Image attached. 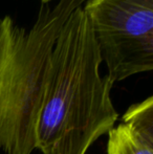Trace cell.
Listing matches in <instances>:
<instances>
[{
    "label": "cell",
    "instance_id": "cell-1",
    "mask_svg": "<svg viewBox=\"0 0 153 154\" xmlns=\"http://www.w3.org/2000/svg\"><path fill=\"white\" fill-rule=\"evenodd\" d=\"M82 6L64 23L49 56L36 128L42 154H85L118 118L113 83L100 73L103 61Z\"/></svg>",
    "mask_w": 153,
    "mask_h": 154
},
{
    "label": "cell",
    "instance_id": "cell-2",
    "mask_svg": "<svg viewBox=\"0 0 153 154\" xmlns=\"http://www.w3.org/2000/svg\"><path fill=\"white\" fill-rule=\"evenodd\" d=\"M85 1L42 4L31 29L15 25L0 85V148L5 154H31L36 149L51 49L64 23Z\"/></svg>",
    "mask_w": 153,
    "mask_h": 154
},
{
    "label": "cell",
    "instance_id": "cell-3",
    "mask_svg": "<svg viewBox=\"0 0 153 154\" xmlns=\"http://www.w3.org/2000/svg\"><path fill=\"white\" fill-rule=\"evenodd\" d=\"M113 84L153 69V0H86L82 6Z\"/></svg>",
    "mask_w": 153,
    "mask_h": 154
},
{
    "label": "cell",
    "instance_id": "cell-4",
    "mask_svg": "<svg viewBox=\"0 0 153 154\" xmlns=\"http://www.w3.org/2000/svg\"><path fill=\"white\" fill-rule=\"evenodd\" d=\"M108 132L107 154H153V97L133 104Z\"/></svg>",
    "mask_w": 153,
    "mask_h": 154
},
{
    "label": "cell",
    "instance_id": "cell-5",
    "mask_svg": "<svg viewBox=\"0 0 153 154\" xmlns=\"http://www.w3.org/2000/svg\"><path fill=\"white\" fill-rule=\"evenodd\" d=\"M15 25L16 24L10 16H5L4 18L0 19V85L2 70L10 51Z\"/></svg>",
    "mask_w": 153,
    "mask_h": 154
},
{
    "label": "cell",
    "instance_id": "cell-6",
    "mask_svg": "<svg viewBox=\"0 0 153 154\" xmlns=\"http://www.w3.org/2000/svg\"><path fill=\"white\" fill-rule=\"evenodd\" d=\"M50 1H53V0H41V2H42V4H46V3H49Z\"/></svg>",
    "mask_w": 153,
    "mask_h": 154
}]
</instances>
